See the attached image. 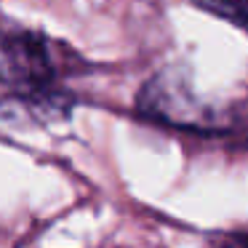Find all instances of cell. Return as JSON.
Instances as JSON below:
<instances>
[{
	"label": "cell",
	"instance_id": "obj_1",
	"mask_svg": "<svg viewBox=\"0 0 248 248\" xmlns=\"http://www.w3.org/2000/svg\"><path fill=\"white\" fill-rule=\"evenodd\" d=\"M3 96L22 109L56 104V70L43 38L32 32L6 35L3 43Z\"/></svg>",
	"mask_w": 248,
	"mask_h": 248
},
{
	"label": "cell",
	"instance_id": "obj_2",
	"mask_svg": "<svg viewBox=\"0 0 248 248\" xmlns=\"http://www.w3.org/2000/svg\"><path fill=\"white\" fill-rule=\"evenodd\" d=\"M208 11L221 14L227 19H235L237 24L248 27V0H198Z\"/></svg>",
	"mask_w": 248,
	"mask_h": 248
},
{
	"label": "cell",
	"instance_id": "obj_3",
	"mask_svg": "<svg viewBox=\"0 0 248 248\" xmlns=\"http://www.w3.org/2000/svg\"><path fill=\"white\" fill-rule=\"evenodd\" d=\"M221 248H248V232H240V235H235L227 246H221Z\"/></svg>",
	"mask_w": 248,
	"mask_h": 248
}]
</instances>
